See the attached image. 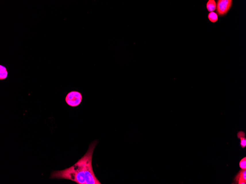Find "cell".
Segmentation results:
<instances>
[{
    "label": "cell",
    "instance_id": "1",
    "mask_svg": "<svg viewBox=\"0 0 246 184\" xmlns=\"http://www.w3.org/2000/svg\"><path fill=\"white\" fill-rule=\"evenodd\" d=\"M97 144L96 142L91 143L85 154L74 165L53 172L51 177L70 180L78 184H101L95 177L92 165L93 153Z\"/></svg>",
    "mask_w": 246,
    "mask_h": 184
},
{
    "label": "cell",
    "instance_id": "2",
    "mask_svg": "<svg viewBox=\"0 0 246 184\" xmlns=\"http://www.w3.org/2000/svg\"><path fill=\"white\" fill-rule=\"evenodd\" d=\"M82 94L77 91H72L69 93L65 98L66 103L72 107L78 106L82 102Z\"/></svg>",
    "mask_w": 246,
    "mask_h": 184
},
{
    "label": "cell",
    "instance_id": "3",
    "mask_svg": "<svg viewBox=\"0 0 246 184\" xmlns=\"http://www.w3.org/2000/svg\"><path fill=\"white\" fill-rule=\"evenodd\" d=\"M232 5L231 0H218L217 2L216 12L218 16L226 15L229 11Z\"/></svg>",
    "mask_w": 246,
    "mask_h": 184
},
{
    "label": "cell",
    "instance_id": "4",
    "mask_svg": "<svg viewBox=\"0 0 246 184\" xmlns=\"http://www.w3.org/2000/svg\"><path fill=\"white\" fill-rule=\"evenodd\" d=\"M232 184H246V170L241 169L235 176Z\"/></svg>",
    "mask_w": 246,
    "mask_h": 184
},
{
    "label": "cell",
    "instance_id": "5",
    "mask_svg": "<svg viewBox=\"0 0 246 184\" xmlns=\"http://www.w3.org/2000/svg\"><path fill=\"white\" fill-rule=\"evenodd\" d=\"M245 134L243 131L239 132L237 134L238 138L240 139V145L242 148H244L246 146V138Z\"/></svg>",
    "mask_w": 246,
    "mask_h": 184
},
{
    "label": "cell",
    "instance_id": "6",
    "mask_svg": "<svg viewBox=\"0 0 246 184\" xmlns=\"http://www.w3.org/2000/svg\"><path fill=\"white\" fill-rule=\"evenodd\" d=\"M206 7L209 12L215 11L216 8V4L214 0H209L207 3Z\"/></svg>",
    "mask_w": 246,
    "mask_h": 184
},
{
    "label": "cell",
    "instance_id": "7",
    "mask_svg": "<svg viewBox=\"0 0 246 184\" xmlns=\"http://www.w3.org/2000/svg\"><path fill=\"white\" fill-rule=\"evenodd\" d=\"M8 71L5 66L1 65L0 66V80L6 79L7 77Z\"/></svg>",
    "mask_w": 246,
    "mask_h": 184
},
{
    "label": "cell",
    "instance_id": "8",
    "mask_svg": "<svg viewBox=\"0 0 246 184\" xmlns=\"http://www.w3.org/2000/svg\"><path fill=\"white\" fill-rule=\"evenodd\" d=\"M208 18L211 22L213 23H214L218 21V16L216 13L212 12L209 14L208 15Z\"/></svg>",
    "mask_w": 246,
    "mask_h": 184
},
{
    "label": "cell",
    "instance_id": "9",
    "mask_svg": "<svg viewBox=\"0 0 246 184\" xmlns=\"http://www.w3.org/2000/svg\"><path fill=\"white\" fill-rule=\"evenodd\" d=\"M240 168L241 169L246 170V157H244L240 160L239 163Z\"/></svg>",
    "mask_w": 246,
    "mask_h": 184
}]
</instances>
